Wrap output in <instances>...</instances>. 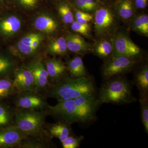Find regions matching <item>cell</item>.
<instances>
[{"label": "cell", "instance_id": "obj_1", "mask_svg": "<svg viewBox=\"0 0 148 148\" xmlns=\"http://www.w3.org/2000/svg\"><path fill=\"white\" fill-rule=\"evenodd\" d=\"M100 106L97 95H86L58 101L55 106L49 105L45 110L48 115L71 124L88 123L97 119L96 113Z\"/></svg>", "mask_w": 148, "mask_h": 148}, {"label": "cell", "instance_id": "obj_2", "mask_svg": "<svg viewBox=\"0 0 148 148\" xmlns=\"http://www.w3.org/2000/svg\"><path fill=\"white\" fill-rule=\"evenodd\" d=\"M97 90L94 78L90 76L74 79L67 75L57 83L51 85L45 93L48 97L58 101L97 95Z\"/></svg>", "mask_w": 148, "mask_h": 148}, {"label": "cell", "instance_id": "obj_3", "mask_svg": "<svg viewBox=\"0 0 148 148\" xmlns=\"http://www.w3.org/2000/svg\"><path fill=\"white\" fill-rule=\"evenodd\" d=\"M133 85L123 75L104 80L97 95L99 104L124 105L135 103L137 99L132 93Z\"/></svg>", "mask_w": 148, "mask_h": 148}, {"label": "cell", "instance_id": "obj_4", "mask_svg": "<svg viewBox=\"0 0 148 148\" xmlns=\"http://www.w3.org/2000/svg\"><path fill=\"white\" fill-rule=\"evenodd\" d=\"M47 115L45 110H18L15 112L14 125L28 137H49L46 131Z\"/></svg>", "mask_w": 148, "mask_h": 148}, {"label": "cell", "instance_id": "obj_5", "mask_svg": "<svg viewBox=\"0 0 148 148\" xmlns=\"http://www.w3.org/2000/svg\"><path fill=\"white\" fill-rule=\"evenodd\" d=\"M93 15V30L98 39L110 38L119 30L120 20L113 3H105Z\"/></svg>", "mask_w": 148, "mask_h": 148}, {"label": "cell", "instance_id": "obj_6", "mask_svg": "<svg viewBox=\"0 0 148 148\" xmlns=\"http://www.w3.org/2000/svg\"><path fill=\"white\" fill-rule=\"evenodd\" d=\"M142 61V58L112 56L104 61L101 69V75L104 80L123 75L137 68Z\"/></svg>", "mask_w": 148, "mask_h": 148}, {"label": "cell", "instance_id": "obj_7", "mask_svg": "<svg viewBox=\"0 0 148 148\" xmlns=\"http://www.w3.org/2000/svg\"><path fill=\"white\" fill-rule=\"evenodd\" d=\"M112 44V56L143 58V50L132 41L125 32L118 31L110 38Z\"/></svg>", "mask_w": 148, "mask_h": 148}, {"label": "cell", "instance_id": "obj_8", "mask_svg": "<svg viewBox=\"0 0 148 148\" xmlns=\"http://www.w3.org/2000/svg\"><path fill=\"white\" fill-rule=\"evenodd\" d=\"M13 101L18 110H45L49 105L46 96L37 91L18 92Z\"/></svg>", "mask_w": 148, "mask_h": 148}, {"label": "cell", "instance_id": "obj_9", "mask_svg": "<svg viewBox=\"0 0 148 148\" xmlns=\"http://www.w3.org/2000/svg\"><path fill=\"white\" fill-rule=\"evenodd\" d=\"M28 137L14 124L0 128V148H16Z\"/></svg>", "mask_w": 148, "mask_h": 148}, {"label": "cell", "instance_id": "obj_10", "mask_svg": "<svg viewBox=\"0 0 148 148\" xmlns=\"http://www.w3.org/2000/svg\"><path fill=\"white\" fill-rule=\"evenodd\" d=\"M27 68L34 76L37 91L46 92L51 84L45 65L39 60H35L29 63Z\"/></svg>", "mask_w": 148, "mask_h": 148}, {"label": "cell", "instance_id": "obj_11", "mask_svg": "<svg viewBox=\"0 0 148 148\" xmlns=\"http://www.w3.org/2000/svg\"><path fill=\"white\" fill-rule=\"evenodd\" d=\"M13 83L17 92L37 91L34 76L27 68L16 69L14 72Z\"/></svg>", "mask_w": 148, "mask_h": 148}, {"label": "cell", "instance_id": "obj_12", "mask_svg": "<svg viewBox=\"0 0 148 148\" xmlns=\"http://www.w3.org/2000/svg\"><path fill=\"white\" fill-rule=\"evenodd\" d=\"M68 50L80 56L92 52V46L76 33H70L66 38Z\"/></svg>", "mask_w": 148, "mask_h": 148}, {"label": "cell", "instance_id": "obj_13", "mask_svg": "<svg viewBox=\"0 0 148 148\" xmlns=\"http://www.w3.org/2000/svg\"><path fill=\"white\" fill-rule=\"evenodd\" d=\"M45 66L51 85L57 83L67 76L66 74L67 71L66 65L60 59H48L46 62Z\"/></svg>", "mask_w": 148, "mask_h": 148}, {"label": "cell", "instance_id": "obj_14", "mask_svg": "<svg viewBox=\"0 0 148 148\" xmlns=\"http://www.w3.org/2000/svg\"><path fill=\"white\" fill-rule=\"evenodd\" d=\"M113 5L120 20L125 23H130L136 15L133 0H115Z\"/></svg>", "mask_w": 148, "mask_h": 148}, {"label": "cell", "instance_id": "obj_15", "mask_svg": "<svg viewBox=\"0 0 148 148\" xmlns=\"http://www.w3.org/2000/svg\"><path fill=\"white\" fill-rule=\"evenodd\" d=\"M46 131L51 139L57 138L61 143L70 135L73 134L71 124L61 120H59L54 123L47 124Z\"/></svg>", "mask_w": 148, "mask_h": 148}, {"label": "cell", "instance_id": "obj_16", "mask_svg": "<svg viewBox=\"0 0 148 148\" xmlns=\"http://www.w3.org/2000/svg\"><path fill=\"white\" fill-rule=\"evenodd\" d=\"M133 85L137 86L139 96H148V66L146 64L142 65L135 72Z\"/></svg>", "mask_w": 148, "mask_h": 148}, {"label": "cell", "instance_id": "obj_17", "mask_svg": "<svg viewBox=\"0 0 148 148\" xmlns=\"http://www.w3.org/2000/svg\"><path fill=\"white\" fill-rule=\"evenodd\" d=\"M66 65L70 77L72 78H79L89 76L82 58L80 56L69 59Z\"/></svg>", "mask_w": 148, "mask_h": 148}, {"label": "cell", "instance_id": "obj_18", "mask_svg": "<svg viewBox=\"0 0 148 148\" xmlns=\"http://www.w3.org/2000/svg\"><path fill=\"white\" fill-rule=\"evenodd\" d=\"M51 138L48 136L28 137L23 140L16 148H47L56 147Z\"/></svg>", "mask_w": 148, "mask_h": 148}, {"label": "cell", "instance_id": "obj_19", "mask_svg": "<svg viewBox=\"0 0 148 148\" xmlns=\"http://www.w3.org/2000/svg\"><path fill=\"white\" fill-rule=\"evenodd\" d=\"M112 44L110 38L99 39L92 46V53L104 61L112 56Z\"/></svg>", "mask_w": 148, "mask_h": 148}, {"label": "cell", "instance_id": "obj_20", "mask_svg": "<svg viewBox=\"0 0 148 148\" xmlns=\"http://www.w3.org/2000/svg\"><path fill=\"white\" fill-rule=\"evenodd\" d=\"M20 20L16 16H11L0 19V33L10 36L18 32L21 28Z\"/></svg>", "mask_w": 148, "mask_h": 148}, {"label": "cell", "instance_id": "obj_21", "mask_svg": "<svg viewBox=\"0 0 148 148\" xmlns=\"http://www.w3.org/2000/svg\"><path fill=\"white\" fill-rule=\"evenodd\" d=\"M130 24L132 31L145 36H148V16L147 14H136Z\"/></svg>", "mask_w": 148, "mask_h": 148}, {"label": "cell", "instance_id": "obj_22", "mask_svg": "<svg viewBox=\"0 0 148 148\" xmlns=\"http://www.w3.org/2000/svg\"><path fill=\"white\" fill-rule=\"evenodd\" d=\"M35 28L41 32L52 33L58 29L57 22L53 18L46 15H41L36 18L35 21Z\"/></svg>", "mask_w": 148, "mask_h": 148}, {"label": "cell", "instance_id": "obj_23", "mask_svg": "<svg viewBox=\"0 0 148 148\" xmlns=\"http://www.w3.org/2000/svg\"><path fill=\"white\" fill-rule=\"evenodd\" d=\"M15 112L10 106L0 103V128L14 124Z\"/></svg>", "mask_w": 148, "mask_h": 148}, {"label": "cell", "instance_id": "obj_24", "mask_svg": "<svg viewBox=\"0 0 148 148\" xmlns=\"http://www.w3.org/2000/svg\"><path fill=\"white\" fill-rule=\"evenodd\" d=\"M104 3L99 0H74L75 8L91 14Z\"/></svg>", "mask_w": 148, "mask_h": 148}, {"label": "cell", "instance_id": "obj_25", "mask_svg": "<svg viewBox=\"0 0 148 148\" xmlns=\"http://www.w3.org/2000/svg\"><path fill=\"white\" fill-rule=\"evenodd\" d=\"M17 93L14 86L13 80L9 77L0 78V101Z\"/></svg>", "mask_w": 148, "mask_h": 148}, {"label": "cell", "instance_id": "obj_26", "mask_svg": "<svg viewBox=\"0 0 148 148\" xmlns=\"http://www.w3.org/2000/svg\"><path fill=\"white\" fill-rule=\"evenodd\" d=\"M49 50L53 55H66L69 50L66 38L60 37L53 41L49 46Z\"/></svg>", "mask_w": 148, "mask_h": 148}, {"label": "cell", "instance_id": "obj_27", "mask_svg": "<svg viewBox=\"0 0 148 148\" xmlns=\"http://www.w3.org/2000/svg\"><path fill=\"white\" fill-rule=\"evenodd\" d=\"M58 10L62 21L65 24H69L73 23L74 21V14L67 3H61L58 6Z\"/></svg>", "mask_w": 148, "mask_h": 148}, {"label": "cell", "instance_id": "obj_28", "mask_svg": "<svg viewBox=\"0 0 148 148\" xmlns=\"http://www.w3.org/2000/svg\"><path fill=\"white\" fill-rule=\"evenodd\" d=\"M13 68V61L8 56L0 54V78L8 77Z\"/></svg>", "mask_w": 148, "mask_h": 148}, {"label": "cell", "instance_id": "obj_29", "mask_svg": "<svg viewBox=\"0 0 148 148\" xmlns=\"http://www.w3.org/2000/svg\"><path fill=\"white\" fill-rule=\"evenodd\" d=\"M142 123L145 131L148 134V96H139Z\"/></svg>", "mask_w": 148, "mask_h": 148}, {"label": "cell", "instance_id": "obj_30", "mask_svg": "<svg viewBox=\"0 0 148 148\" xmlns=\"http://www.w3.org/2000/svg\"><path fill=\"white\" fill-rule=\"evenodd\" d=\"M71 28L75 33L82 36L91 38V27L89 24H82L76 21L71 24Z\"/></svg>", "mask_w": 148, "mask_h": 148}, {"label": "cell", "instance_id": "obj_31", "mask_svg": "<svg viewBox=\"0 0 148 148\" xmlns=\"http://www.w3.org/2000/svg\"><path fill=\"white\" fill-rule=\"evenodd\" d=\"M84 138L83 135L76 136L73 134L61 143L64 148H77L79 147Z\"/></svg>", "mask_w": 148, "mask_h": 148}, {"label": "cell", "instance_id": "obj_32", "mask_svg": "<svg viewBox=\"0 0 148 148\" xmlns=\"http://www.w3.org/2000/svg\"><path fill=\"white\" fill-rule=\"evenodd\" d=\"M74 18L77 22L82 24H88L93 21V15L90 13L84 12L75 8Z\"/></svg>", "mask_w": 148, "mask_h": 148}, {"label": "cell", "instance_id": "obj_33", "mask_svg": "<svg viewBox=\"0 0 148 148\" xmlns=\"http://www.w3.org/2000/svg\"><path fill=\"white\" fill-rule=\"evenodd\" d=\"M18 50L21 52L22 54L25 55H30L35 53L36 49L34 47H33L32 46L27 45L24 44L19 41L17 44Z\"/></svg>", "mask_w": 148, "mask_h": 148}, {"label": "cell", "instance_id": "obj_34", "mask_svg": "<svg viewBox=\"0 0 148 148\" xmlns=\"http://www.w3.org/2000/svg\"><path fill=\"white\" fill-rule=\"evenodd\" d=\"M40 37L41 36L38 34H30L22 38L20 41L24 44L30 45L33 41Z\"/></svg>", "mask_w": 148, "mask_h": 148}, {"label": "cell", "instance_id": "obj_35", "mask_svg": "<svg viewBox=\"0 0 148 148\" xmlns=\"http://www.w3.org/2000/svg\"><path fill=\"white\" fill-rule=\"evenodd\" d=\"M133 1L137 10H143L147 7L148 0H133Z\"/></svg>", "mask_w": 148, "mask_h": 148}, {"label": "cell", "instance_id": "obj_36", "mask_svg": "<svg viewBox=\"0 0 148 148\" xmlns=\"http://www.w3.org/2000/svg\"><path fill=\"white\" fill-rule=\"evenodd\" d=\"M20 3L28 8H33L36 5L38 0H19Z\"/></svg>", "mask_w": 148, "mask_h": 148}, {"label": "cell", "instance_id": "obj_37", "mask_svg": "<svg viewBox=\"0 0 148 148\" xmlns=\"http://www.w3.org/2000/svg\"><path fill=\"white\" fill-rule=\"evenodd\" d=\"M6 0H0V11L2 10L5 5Z\"/></svg>", "mask_w": 148, "mask_h": 148}, {"label": "cell", "instance_id": "obj_38", "mask_svg": "<svg viewBox=\"0 0 148 148\" xmlns=\"http://www.w3.org/2000/svg\"><path fill=\"white\" fill-rule=\"evenodd\" d=\"M99 1L104 3H113L115 0H99Z\"/></svg>", "mask_w": 148, "mask_h": 148}]
</instances>
